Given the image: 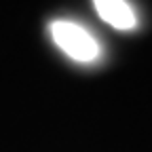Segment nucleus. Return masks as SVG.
I'll use <instances>...</instances> for the list:
<instances>
[{
	"label": "nucleus",
	"mask_w": 152,
	"mask_h": 152,
	"mask_svg": "<svg viewBox=\"0 0 152 152\" xmlns=\"http://www.w3.org/2000/svg\"><path fill=\"white\" fill-rule=\"evenodd\" d=\"M93 9L97 11V15L106 23H110L116 30L127 32L137 26V15L133 11V7L125 0H95Z\"/></svg>",
	"instance_id": "2"
},
{
	"label": "nucleus",
	"mask_w": 152,
	"mask_h": 152,
	"mask_svg": "<svg viewBox=\"0 0 152 152\" xmlns=\"http://www.w3.org/2000/svg\"><path fill=\"white\" fill-rule=\"evenodd\" d=\"M49 30L53 36V42L74 61L89 64L102 55L99 42L95 40V36L78 23L68 21V19H57L49 26Z\"/></svg>",
	"instance_id": "1"
}]
</instances>
